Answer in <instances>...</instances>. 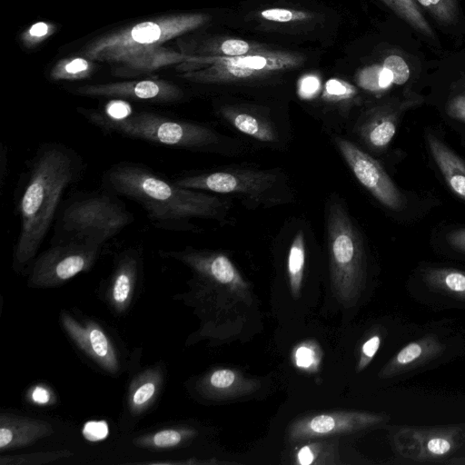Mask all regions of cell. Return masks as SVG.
<instances>
[{
    "mask_svg": "<svg viewBox=\"0 0 465 465\" xmlns=\"http://www.w3.org/2000/svg\"><path fill=\"white\" fill-rule=\"evenodd\" d=\"M74 151L59 143H47L33 158L18 201L20 231L14 248V268L24 269L35 261L56 215L65 190L82 173Z\"/></svg>",
    "mask_w": 465,
    "mask_h": 465,
    "instance_id": "1",
    "label": "cell"
},
{
    "mask_svg": "<svg viewBox=\"0 0 465 465\" xmlns=\"http://www.w3.org/2000/svg\"><path fill=\"white\" fill-rule=\"evenodd\" d=\"M106 191L139 203L157 228L189 231L193 218L223 221L230 203L208 192L184 188L134 163H118L103 176Z\"/></svg>",
    "mask_w": 465,
    "mask_h": 465,
    "instance_id": "2",
    "label": "cell"
},
{
    "mask_svg": "<svg viewBox=\"0 0 465 465\" xmlns=\"http://www.w3.org/2000/svg\"><path fill=\"white\" fill-rule=\"evenodd\" d=\"M210 18L203 13H182L142 21L94 39L84 49V55L113 64V74L118 77H134L178 65L193 55L163 45L202 27Z\"/></svg>",
    "mask_w": 465,
    "mask_h": 465,
    "instance_id": "3",
    "label": "cell"
},
{
    "mask_svg": "<svg viewBox=\"0 0 465 465\" xmlns=\"http://www.w3.org/2000/svg\"><path fill=\"white\" fill-rule=\"evenodd\" d=\"M326 238L330 278L337 299L353 305L365 281V256L360 232L347 209L338 199L326 206Z\"/></svg>",
    "mask_w": 465,
    "mask_h": 465,
    "instance_id": "4",
    "label": "cell"
},
{
    "mask_svg": "<svg viewBox=\"0 0 465 465\" xmlns=\"http://www.w3.org/2000/svg\"><path fill=\"white\" fill-rule=\"evenodd\" d=\"M304 57L279 50H253L241 56L193 55L176 65L186 81L196 84H229L267 77L300 66Z\"/></svg>",
    "mask_w": 465,
    "mask_h": 465,
    "instance_id": "5",
    "label": "cell"
},
{
    "mask_svg": "<svg viewBox=\"0 0 465 465\" xmlns=\"http://www.w3.org/2000/svg\"><path fill=\"white\" fill-rule=\"evenodd\" d=\"M88 121L119 134L168 146L190 150H213L222 143L214 130L196 123L169 118L153 112H134L121 121H111L94 110L80 109Z\"/></svg>",
    "mask_w": 465,
    "mask_h": 465,
    "instance_id": "6",
    "label": "cell"
},
{
    "mask_svg": "<svg viewBox=\"0 0 465 465\" xmlns=\"http://www.w3.org/2000/svg\"><path fill=\"white\" fill-rule=\"evenodd\" d=\"M134 221L116 194L106 191L70 200L57 218L54 240H81L103 245Z\"/></svg>",
    "mask_w": 465,
    "mask_h": 465,
    "instance_id": "7",
    "label": "cell"
},
{
    "mask_svg": "<svg viewBox=\"0 0 465 465\" xmlns=\"http://www.w3.org/2000/svg\"><path fill=\"white\" fill-rule=\"evenodd\" d=\"M173 182L184 188L234 194L267 207L287 202L289 194L286 177L273 170H221L183 176Z\"/></svg>",
    "mask_w": 465,
    "mask_h": 465,
    "instance_id": "8",
    "label": "cell"
},
{
    "mask_svg": "<svg viewBox=\"0 0 465 465\" xmlns=\"http://www.w3.org/2000/svg\"><path fill=\"white\" fill-rule=\"evenodd\" d=\"M103 245L81 240H55L31 264L28 284L54 287L80 272H87L97 260Z\"/></svg>",
    "mask_w": 465,
    "mask_h": 465,
    "instance_id": "9",
    "label": "cell"
},
{
    "mask_svg": "<svg viewBox=\"0 0 465 465\" xmlns=\"http://www.w3.org/2000/svg\"><path fill=\"white\" fill-rule=\"evenodd\" d=\"M161 254L190 267L196 279L207 288L224 291L242 300L250 294V284L222 252L186 247L180 251H161Z\"/></svg>",
    "mask_w": 465,
    "mask_h": 465,
    "instance_id": "10",
    "label": "cell"
},
{
    "mask_svg": "<svg viewBox=\"0 0 465 465\" xmlns=\"http://www.w3.org/2000/svg\"><path fill=\"white\" fill-rule=\"evenodd\" d=\"M399 453L420 462L447 458L465 444V430L459 426L445 428H404L394 437Z\"/></svg>",
    "mask_w": 465,
    "mask_h": 465,
    "instance_id": "11",
    "label": "cell"
},
{
    "mask_svg": "<svg viewBox=\"0 0 465 465\" xmlns=\"http://www.w3.org/2000/svg\"><path fill=\"white\" fill-rule=\"evenodd\" d=\"M334 142L357 180L382 205L401 210L402 196L380 163L348 139L337 136Z\"/></svg>",
    "mask_w": 465,
    "mask_h": 465,
    "instance_id": "12",
    "label": "cell"
},
{
    "mask_svg": "<svg viewBox=\"0 0 465 465\" xmlns=\"http://www.w3.org/2000/svg\"><path fill=\"white\" fill-rule=\"evenodd\" d=\"M385 417L366 411H332L306 415L292 422L288 436L293 442L351 433L383 422Z\"/></svg>",
    "mask_w": 465,
    "mask_h": 465,
    "instance_id": "13",
    "label": "cell"
},
{
    "mask_svg": "<svg viewBox=\"0 0 465 465\" xmlns=\"http://www.w3.org/2000/svg\"><path fill=\"white\" fill-rule=\"evenodd\" d=\"M73 93L87 97L132 99L170 104L181 101L183 91L177 84L163 79H142L78 86Z\"/></svg>",
    "mask_w": 465,
    "mask_h": 465,
    "instance_id": "14",
    "label": "cell"
},
{
    "mask_svg": "<svg viewBox=\"0 0 465 465\" xmlns=\"http://www.w3.org/2000/svg\"><path fill=\"white\" fill-rule=\"evenodd\" d=\"M64 330L74 343L104 371L115 374L120 368L118 355L103 328L93 321L79 322L67 312H62Z\"/></svg>",
    "mask_w": 465,
    "mask_h": 465,
    "instance_id": "15",
    "label": "cell"
},
{
    "mask_svg": "<svg viewBox=\"0 0 465 465\" xmlns=\"http://www.w3.org/2000/svg\"><path fill=\"white\" fill-rule=\"evenodd\" d=\"M54 432L53 426L43 420L5 413L0 415L2 451L32 445Z\"/></svg>",
    "mask_w": 465,
    "mask_h": 465,
    "instance_id": "16",
    "label": "cell"
},
{
    "mask_svg": "<svg viewBox=\"0 0 465 465\" xmlns=\"http://www.w3.org/2000/svg\"><path fill=\"white\" fill-rule=\"evenodd\" d=\"M141 252L136 249L123 252L117 258L109 282V302L117 312L129 306L138 280Z\"/></svg>",
    "mask_w": 465,
    "mask_h": 465,
    "instance_id": "17",
    "label": "cell"
},
{
    "mask_svg": "<svg viewBox=\"0 0 465 465\" xmlns=\"http://www.w3.org/2000/svg\"><path fill=\"white\" fill-rule=\"evenodd\" d=\"M219 114L238 132L254 140L268 143H277L280 141L275 124L263 114L236 105H223Z\"/></svg>",
    "mask_w": 465,
    "mask_h": 465,
    "instance_id": "18",
    "label": "cell"
},
{
    "mask_svg": "<svg viewBox=\"0 0 465 465\" xmlns=\"http://www.w3.org/2000/svg\"><path fill=\"white\" fill-rule=\"evenodd\" d=\"M445 346L434 335H426L401 348L380 372L387 378L405 372L439 356Z\"/></svg>",
    "mask_w": 465,
    "mask_h": 465,
    "instance_id": "19",
    "label": "cell"
},
{
    "mask_svg": "<svg viewBox=\"0 0 465 465\" xmlns=\"http://www.w3.org/2000/svg\"><path fill=\"white\" fill-rule=\"evenodd\" d=\"M356 131L361 139L371 148L384 149L396 132V121L384 106L375 107L359 120Z\"/></svg>",
    "mask_w": 465,
    "mask_h": 465,
    "instance_id": "20",
    "label": "cell"
},
{
    "mask_svg": "<svg viewBox=\"0 0 465 465\" xmlns=\"http://www.w3.org/2000/svg\"><path fill=\"white\" fill-rule=\"evenodd\" d=\"M311 236L309 229L302 223H297L287 237V276L291 292L295 299L299 297L302 285Z\"/></svg>",
    "mask_w": 465,
    "mask_h": 465,
    "instance_id": "21",
    "label": "cell"
},
{
    "mask_svg": "<svg viewBox=\"0 0 465 465\" xmlns=\"http://www.w3.org/2000/svg\"><path fill=\"white\" fill-rule=\"evenodd\" d=\"M430 152L450 188L465 200V162L443 142L427 134Z\"/></svg>",
    "mask_w": 465,
    "mask_h": 465,
    "instance_id": "22",
    "label": "cell"
},
{
    "mask_svg": "<svg viewBox=\"0 0 465 465\" xmlns=\"http://www.w3.org/2000/svg\"><path fill=\"white\" fill-rule=\"evenodd\" d=\"M202 387L210 398L226 399L249 393L257 388V381L231 369H218L203 379Z\"/></svg>",
    "mask_w": 465,
    "mask_h": 465,
    "instance_id": "23",
    "label": "cell"
},
{
    "mask_svg": "<svg viewBox=\"0 0 465 465\" xmlns=\"http://www.w3.org/2000/svg\"><path fill=\"white\" fill-rule=\"evenodd\" d=\"M423 279L430 288L465 300V272L451 268H433L424 272Z\"/></svg>",
    "mask_w": 465,
    "mask_h": 465,
    "instance_id": "24",
    "label": "cell"
},
{
    "mask_svg": "<svg viewBox=\"0 0 465 465\" xmlns=\"http://www.w3.org/2000/svg\"><path fill=\"white\" fill-rule=\"evenodd\" d=\"M160 375L155 371L143 373L133 385L128 404L133 414H140L153 402L160 389Z\"/></svg>",
    "mask_w": 465,
    "mask_h": 465,
    "instance_id": "25",
    "label": "cell"
},
{
    "mask_svg": "<svg viewBox=\"0 0 465 465\" xmlns=\"http://www.w3.org/2000/svg\"><path fill=\"white\" fill-rule=\"evenodd\" d=\"M411 27L430 40H436L431 26L415 0H381Z\"/></svg>",
    "mask_w": 465,
    "mask_h": 465,
    "instance_id": "26",
    "label": "cell"
},
{
    "mask_svg": "<svg viewBox=\"0 0 465 465\" xmlns=\"http://www.w3.org/2000/svg\"><path fill=\"white\" fill-rule=\"evenodd\" d=\"M95 70L93 60L83 56H72L59 60L49 73L53 81H79L89 78Z\"/></svg>",
    "mask_w": 465,
    "mask_h": 465,
    "instance_id": "27",
    "label": "cell"
},
{
    "mask_svg": "<svg viewBox=\"0 0 465 465\" xmlns=\"http://www.w3.org/2000/svg\"><path fill=\"white\" fill-rule=\"evenodd\" d=\"M194 433V430L187 428H169L136 438L134 443L153 450H166L180 445Z\"/></svg>",
    "mask_w": 465,
    "mask_h": 465,
    "instance_id": "28",
    "label": "cell"
},
{
    "mask_svg": "<svg viewBox=\"0 0 465 465\" xmlns=\"http://www.w3.org/2000/svg\"><path fill=\"white\" fill-rule=\"evenodd\" d=\"M415 2L427 10L440 25L450 26L459 20L458 0H415Z\"/></svg>",
    "mask_w": 465,
    "mask_h": 465,
    "instance_id": "29",
    "label": "cell"
},
{
    "mask_svg": "<svg viewBox=\"0 0 465 465\" xmlns=\"http://www.w3.org/2000/svg\"><path fill=\"white\" fill-rule=\"evenodd\" d=\"M358 84L371 92H381L393 83L391 73L383 65H371L361 70L357 76Z\"/></svg>",
    "mask_w": 465,
    "mask_h": 465,
    "instance_id": "30",
    "label": "cell"
},
{
    "mask_svg": "<svg viewBox=\"0 0 465 465\" xmlns=\"http://www.w3.org/2000/svg\"><path fill=\"white\" fill-rule=\"evenodd\" d=\"M72 455L67 450L39 451L19 455H6L0 459L1 465H40Z\"/></svg>",
    "mask_w": 465,
    "mask_h": 465,
    "instance_id": "31",
    "label": "cell"
},
{
    "mask_svg": "<svg viewBox=\"0 0 465 465\" xmlns=\"http://www.w3.org/2000/svg\"><path fill=\"white\" fill-rule=\"evenodd\" d=\"M58 30L54 23L38 21L24 30L19 39L24 47L33 49L51 37Z\"/></svg>",
    "mask_w": 465,
    "mask_h": 465,
    "instance_id": "32",
    "label": "cell"
},
{
    "mask_svg": "<svg viewBox=\"0 0 465 465\" xmlns=\"http://www.w3.org/2000/svg\"><path fill=\"white\" fill-rule=\"evenodd\" d=\"M356 94V88L349 82L331 78L325 84L322 99L331 103H340L351 100Z\"/></svg>",
    "mask_w": 465,
    "mask_h": 465,
    "instance_id": "33",
    "label": "cell"
},
{
    "mask_svg": "<svg viewBox=\"0 0 465 465\" xmlns=\"http://www.w3.org/2000/svg\"><path fill=\"white\" fill-rule=\"evenodd\" d=\"M260 16L275 23H295L308 21L312 18L311 13L289 8H269L260 13Z\"/></svg>",
    "mask_w": 465,
    "mask_h": 465,
    "instance_id": "34",
    "label": "cell"
},
{
    "mask_svg": "<svg viewBox=\"0 0 465 465\" xmlns=\"http://www.w3.org/2000/svg\"><path fill=\"white\" fill-rule=\"evenodd\" d=\"M98 115L111 121L125 120L134 114L133 107L124 99L109 101L103 111L94 110Z\"/></svg>",
    "mask_w": 465,
    "mask_h": 465,
    "instance_id": "35",
    "label": "cell"
},
{
    "mask_svg": "<svg viewBox=\"0 0 465 465\" xmlns=\"http://www.w3.org/2000/svg\"><path fill=\"white\" fill-rule=\"evenodd\" d=\"M382 65L391 73L393 84H403L409 79V66L401 56L397 54L388 55L384 59Z\"/></svg>",
    "mask_w": 465,
    "mask_h": 465,
    "instance_id": "36",
    "label": "cell"
},
{
    "mask_svg": "<svg viewBox=\"0 0 465 465\" xmlns=\"http://www.w3.org/2000/svg\"><path fill=\"white\" fill-rule=\"evenodd\" d=\"M217 50L224 56H241L250 54L252 45L250 43L241 39H227L220 43Z\"/></svg>",
    "mask_w": 465,
    "mask_h": 465,
    "instance_id": "37",
    "label": "cell"
},
{
    "mask_svg": "<svg viewBox=\"0 0 465 465\" xmlns=\"http://www.w3.org/2000/svg\"><path fill=\"white\" fill-rule=\"evenodd\" d=\"M381 335L375 334L370 337L362 345L357 371H362L372 360L381 345Z\"/></svg>",
    "mask_w": 465,
    "mask_h": 465,
    "instance_id": "38",
    "label": "cell"
},
{
    "mask_svg": "<svg viewBox=\"0 0 465 465\" xmlns=\"http://www.w3.org/2000/svg\"><path fill=\"white\" fill-rule=\"evenodd\" d=\"M82 432L86 440L97 441L106 438L109 429L104 420H90L84 424Z\"/></svg>",
    "mask_w": 465,
    "mask_h": 465,
    "instance_id": "39",
    "label": "cell"
},
{
    "mask_svg": "<svg viewBox=\"0 0 465 465\" xmlns=\"http://www.w3.org/2000/svg\"><path fill=\"white\" fill-rule=\"evenodd\" d=\"M449 116L465 122V94L451 98L446 106Z\"/></svg>",
    "mask_w": 465,
    "mask_h": 465,
    "instance_id": "40",
    "label": "cell"
},
{
    "mask_svg": "<svg viewBox=\"0 0 465 465\" xmlns=\"http://www.w3.org/2000/svg\"><path fill=\"white\" fill-rule=\"evenodd\" d=\"M315 351L306 345L299 347L295 351L296 365L302 368H310L316 362Z\"/></svg>",
    "mask_w": 465,
    "mask_h": 465,
    "instance_id": "41",
    "label": "cell"
},
{
    "mask_svg": "<svg viewBox=\"0 0 465 465\" xmlns=\"http://www.w3.org/2000/svg\"><path fill=\"white\" fill-rule=\"evenodd\" d=\"M320 449L321 448L318 446L316 447L315 444L302 446L297 452L296 462L302 465H309L317 462L316 457Z\"/></svg>",
    "mask_w": 465,
    "mask_h": 465,
    "instance_id": "42",
    "label": "cell"
},
{
    "mask_svg": "<svg viewBox=\"0 0 465 465\" xmlns=\"http://www.w3.org/2000/svg\"><path fill=\"white\" fill-rule=\"evenodd\" d=\"M320 87V82L316 76L307 75L301 79L299 92L302 97L312 96Z\"/></svg>",
    "mask_w": 465,
    "mask_h": 465,
    "instance_id": "43",
    "label": "cell"
},
{
    "mask_svg": "<svg viewBox=\"0 0 465 465\" xmlns=\"http://www.w3.org/2000/svg\"><path fill=\"white\" fill-rule=\"evenodd\" d=\"M446 240L453 248L465 252V228L448 233Z\"/></svg>",
    "mask_w": 465,
    "mask_h": 465,
    "instance_id": "44",
    "label": "cell"
},
{
    "mask_svg": "<svg viewBox=\"0 0 465 465\" xmlns=\"http://www.w3.org/2000/svg\"><path fill=\"white\" fill-rule=\"evenodd\" d=\"M32 399L36 403L45 404L49 401L50 394L45 388L37 386L32 392Z\"/></svg>",
    "mask_w": 465,
    "mask_h": 465,
    "instance_id": "45",
    "label": "cell"
}]
</instances>
